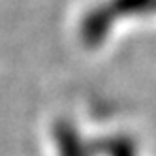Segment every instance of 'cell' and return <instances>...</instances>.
<instances>
[{"label":"cell","mask_w":156,"mask_h":156,"mask_svg":"<svg viewBox=\"0 0 156 156\" xmlns=\"http://www.w3.org/2000/svg\"><path fill=\"white\" fill-rule=\"evenodd\" d=\"M152 13H156V0H105L83 17L79 34L85 45L98 47L119 19Z\"/></svg>","instance_id":"obj_1"},{"label":"cell","mask_w":156,"mask_h":156,"mask_svg":"<svg viewBox=\"0 0 156 156\" xmlns=\"http://www.w3.org/2000/svg\"><path fill=\"white\" fill-rule=\"evenodd\" d=\"M55 145L58 156H107L109 137L98 141H87L77 128L68 120H60L55 124Z\"/></svg>","instance_id":"obj_2"},{"label":"cell","mask_w":156,"mask_h":156,"mask_svg":"<svg viewBox=\"0 0 156 156\" xmlns=\"http://www.w3.org/2000/svg\"><path fill=\"white\" fill-rule=\"evenodd\" d=\"M107 156H137L136 143L128 136H111Z\"/></svg>","instance_id":"obj_3"}]
</instances>
